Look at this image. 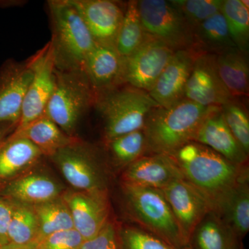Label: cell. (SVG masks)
<instances>
[{
  "instance_id": "b9f144b4",
  "label": "cell",
  "mask_w": 249,
  "mask_h": 249,
  "mask_svg": "<svg viewBox=\"0 0 249 249\" xmlns=\"http://www.w3.org/2000/svg\"><path fill=\"white\" fill-rule=\"evenodd\" d=\"M0 249H2V247H0Z\"/></svg>"
},
{
  "instance_id": "8d00e7d4",
  "label": "cell",
  "mask_w": 249,
  "mask_h": 249,
  "mask_svg": "<svg viewBox=\"0 0 249 249\" xmlns=\"http://www.w3.org/2000/svg\"><path fill=\"white\" fill-rule=\"evenodd\" d=\"M12 201L0 196V247L4 248L8 243V231L12 217Z\"/></svg>"
},
{
  "instance_id": "d590c367",
  "label": "cell",
  "mask_w": 249,
  "mask_h": 249,
  "mask_svg": "<svg viewBox=\"0 0 249 249\" xmlns=\"http://www.w3.org/2000/svg\"><path fill=\"white\" fill-rule=\"evenodd\" d=\"M79 249H120L119 230L109 220L97 235L84 240Z\"/></svg>"
},
{
  "instance_id": "9a60e30c",
  "label": "cell",
  "mask_w": 249,
  "mask_h": 249,
  "mask_svg": "<svg viewBox=\"0 0 249 249\" xmlns=\"http://www.w3.org/2000/svg\"><path fill=\"white\" fill-rule=\"evenodd\" d=\"M32 77L28 60L22 63L11 59L0 67V124H18Z\"/></svg>"
},
{
  "instance_id": "2e32d148",
  "label": "cell",
  "mask_w": 249,
  "mask_h": 249,
  "mask_svg": "<svg viewBox=\"0 0 249 249\" xmlns=\"http://www.w3.org/2000/svg\"><path fill=\"white\" fill-rule=\"evenodd\" d=\"M199 53L194 49L175 52L153 89L149 92L160 107H170L184 98L187 82Z\"/></svg>"
},
{
  "instance_id": "7c38bea8",
  "label": "cell",
  "mask_w": 249,
  "mask_h": 249,
  "mask_svg": "<svg viewBox=\"0 0 249 249\" xmlns=\"http://www.w3.org/2000/svg\"><path fill=\"white\" fill-rule=\"evenodd\" d=\"M69 1L83 18L95 43L116 47L125 7L111 0Z\"/></svg>"
},
{
  "instance_id": "d6986e66",
  "label": "cell",
  "mask_w": 249,
  "mask_h": 249,
  "mask_svg": "<svg viewBox=\"0 0 249 249\" xmlns=\"http://www.w3.org/2000/svg\"><path fill=\"white\" fill-rule=\"evenodd\" d=\"M193 142L209 147L237 165H247L248 156L229 128L221 107L213 111L201 124Z\"/></svg>"
},
{
  "instance_id": "3957f363",
  "label": "cell",
  "mask_w": 249,
  "mask_h": 249,
  "mask_svg": "<svg viewBox=\"0 0 249 249\" xmlns=\"http://www.w3.org/2000/svg\"><path fill=\"white\" fill-rule=\"evenodd\" d=\"M55 69L83 71L85 60L94 47L92 36L83 18L69 0L49 1Z\"/></svg>"
},
{
  "instance_id": "ba28073f",
  "label": "cell",
  "mask_w": 249,
  "mask_h": 249,
  "mask_svg": "<svg viewBox=\"0 0 249 249\" xmlns=\"http://www.w3.org/2000/svg\"><path fill=\"white\" fill-rule=\"evenodd\" d=\"M73 189L108 192L107 177L94 152L81 140L50 157Z\"/></svg>"
},
{
  "instance_id": "484cf974",
  "label": "cell",
  "mask_w": 249,
  "mask_h": 249,
  "mask_svg": "<svg viewBox=\"0 0 249 249\" xmlns=\"http://www.w3.org/2000/svg\"><path fill=\"white\" fill-rule=\"evenodd\" d=\"M235 47L221 12L208 18L193 31V49L199 53L218 55Z\"/></svg>"
},
{
  "instance_id": "7a4b0ae2",
  "label": "cell",
  "mask_w": 249,
  "mask_h": 249,
  "mask_svg": "<svg viewBox=\"0 0 249 249\" xmlns=\"http://www.w3.org/2000/svg\"><path fill=\"white\" fill-rule=\"evenodd\" d=\"M217 107L201 106L184 98L170 107L155 108L142 129L147 153L173 155L193 142L201 124Z\"/></svg>"
},
{
  "instance_id": "8fae6325",
  "label": "cell",
  "mask_w": 249,
  "mask_h": 249,
  "mask_svg": "<svg viewBox=\"0 0 249 249\" xmlns=\"http://www.w3.org/2000/svg\"><path fill=\"white\" fill-rule=\"evenodd\" d=\"M71 213L73 227L84 240L97 235L109 221L108 192L67 189L62 195Z\"/></svg>"
},
{
  "instance_id": "52a82bcc",
  "label": "cell",
  "mask_w": 249,
  "mask_h": 249,
  "mask_svg": "<svg viewBox=\"0 0 249 249\" xmlns=\"http://www.w3.org/2000/svg\"><path fill=\"white\" fill-rule=\"evenodd\" d=\"M138 9L145 32L175 52L193 49V32L170 1L140 0Z\"/></svg>"
},
{
  "instance_id": "603a6c76",
  "label": "cell",
  "mask_w": 249,
  "mask_h": 249,
  "mask_svg": "<svg viewBox=\"0 0 249 249\" xmlns=\"http://www.w3.org/2000/svg\"><path fill=\"white\" fill-rule=\"evenodd\" d=\"M12 135L30 141L43 156L49 158L60 149L80 140L77 137L67 135L45 114L21 130L13 132Z\"/></svg>"
},
{
  "instance_id": "4dcf8cb0",
  "label": "cell",
  "mask_w": 249,
  "mask_h": 249,
  "mask_svg": "<svg viewBox=\"0 0 249 249\" xmlns=\"http://www.w3.org/2000/svg\"><path fill=\"white\" fill-rule=\"evenodd\" d=\"M106 143L111 159L120 166L127 167L147 153L143 129L124 134Z\"/></svg>"
},
{
  "instance_id": "30bf717a",
  "label": "cell",
  "mask_w": 249,
  "mask_h": 249,
  "mask_svg": "<svg viewBox=\"0 0 249 249\" xmlns=\"http://www.w3.org/2000/svg\"><path fill=\"white\" fill-rule=\"evenodd\" d=\"M175 51L147 34L142 45L124 58L122 84L150 92Z\"/></svg>"
},
{
  "instance_id": "44dd1931",
  "label": "cell",
  "mask_w": 249,
  "mask_h": 249,
  "mask_svg": "<svg viewBox=\"0 0 249 249\" xmlns=\"http://www.w3.org/2000/svg\"><path fill=\"white\" fill-rule=\"evenodd\" d=\"M42 157L30 141L11 134L0 145V187L35 168Z\"/></svg>"
},
{
  "instance_id": "f1b7e54d",
  "label": "cell",
  "mask_w": 249,
  "mask_h": 249,
  "mask_svg": "<svg viewBox=\"0 0 249 249\" xmlns=\"http://www.w3.org/2000/svg\"><path fill=\"white\" fill-rule=\"evenodd\" d=\"M147 35L139 15L138 1H129L116 39V51L123 58H127L142 45Z\"/></svg>"
},
{
  "instance_id": "8992f818",
  "label": "cell",
  "mask_w": 249,
  "mask_h": 249,
  "mask_svg": "<svg viewBox=\"0 0 249 249\" xmlns=\"http://www.w3.org/2000/svg\"><path fill=\"white\" fill-rule=\"evenodd\" d=\"M55 87L45 114L67 135L76 137L79 121L94 106L97 95L84 71L55 69Z\"/></svg>"
},
{
  "instance_id": "f35d334b",
  "label": "cell",
  "mask_w": 249,
  "mask_h": 249,
  "mask_svg": "<svg viewBox=\"0 0 249 249\" xmlns=\"http://www.w3.org/2000/svg\"><path fill=\"white\" fill-rule=\"evenodd\" d=\"M19 1H3L0 0V9H6V8L12 7V6H16L19 5Z\"/></svg>"
},
{
  "instance_id": "d6a6232c",
  "label": "cell",
  "mask_w": 249,
  "mask_h": 249,
  "mask_svg": "<svg viewBox=\"0 0 249 249\" xmlns=\"http://www.w3.org/2000/svg\"><path fill=\"white\" fill-rule=\"evenodd\" d=\"M223 117L232 134L246 153H249V119L246 108L239 101H231L221 107Z\"/></svg>"
},
{
  "instance_id": "5bb4252c",
  "label": "cell",
  "mask_w": 249,
  "mask_h": 249,
  "mask_svg": "<svg viewBox=\"0 0 249 249\" xmlns=\"http://www.w3.org/2000/svg\"><path fill=\"white\" fill-rule=\"evenodd\" d=\"M184 98L206 107H222L233 101L218 75L214 55H197L187 82Z\"/></svg>"
},
{
  "instance_id": "7402d4cb",
  "label": "cell",
  "mask_w": 249,
  "mask_h": 249,
  "mask_svg": "<svg viewBox=\"0 0 249 249\" xmlns=\"http://www.w3.org/2000/svg\"><path fill=\"white\" fill-rule=\"evenodd\" d=\"M218 75L236 101L249 96V65L247 53L232 48L214 55Z\"/></svg>"
},
{
  "instance_id": "d4e9b609",
  "label": "cell",
  "mask_w": 249,
  "mask_h": 249,
  "mask_svg": "<svg viewBox=\"0 0 249 249\" xmlns=\"http://www.w3.org/2000/svg\"><path fill=\"white\" fill-rule=\"evenodd\" d=\"M213 212L242 240L249 231V181L229 192Z\"/></svg>"
},
{
  "instance_id": "f546056e",
  "label": "cell",
  "mask_w": 249,
  "mask_h": 249,
  "mask_svg": "<svg viewBox=\"0 0 249 249\" xmlns=\"http://www.w3.org/2000/svg\"><path fill=\"white\" fill-rule=\"evenodd\" d=\"M221 13L236 48L248 54L249 11L242 0H223Z\"/></svg>"
},
{
  "instance_id": "e575fe53",
  "label": "cell",
  "mask_w": 249,
  "mask_h": 249,
  "mask_svg": "<svg viewBox=\"0 0 249 249\" xmlns=\"http://www.w3.org/2000/svg\"><path fill=\"white\" fill-rule=\"evenodd\" d=\"M84 239L76 229L62 231L49 235L36 245V249H79Z\"/></svg>"
},
{
  "instance_id": "9c48e42d",
  "label": "cell",
  "mask_w": 249,
  "mask_h": 249,
  "mask_svg": "<svg viewBox=\"0 0 249 249\" xmlns=\"http://www.w3.org/2000/svg\"><path fill=\"white\" fill-rule=\"evenodd\" d=\"M33 72L23 101L20 119L14 132H18L44 115L55 87V65L53 48L48 42L28 60Z\"/></svg>"
},
{
  "instance_id": "ac0fdd59",
  "label": "cell",
  "mask_w": 249,
  "mask_h": 249,
  "mask_svg": "<svg viewBox=\"0 0 249 249\" xmlns=\"http://www.w3.org/2000/svg\"><path fill=\"white\" fill-rule=\"evenodd\" d=\"M32 170L0 187V196L34 206L62 196L65 189L56 179Z\"/></svg>"
},
{
  "instance_id": "5b68a950",
  "label": "cell",
  "mask_w": 249,
  "mask_h": 249,
  "mask_svg": "<svg viewBox=\"0 0 249 249\" xmlns=\"http://www.w3.org/2000/svg\"><path fill=\"white\" fill-rule=\"evenodd\" d=\"M126 209L140 229L174 249L187 247L170 205L160 189L122 183Z\"/></svg>"
},
{
  "instance_id": "ab89813d",
  "label": "cell",
  "mask_w": 249,
  "mask_h": 249,
  "mask_svg": "<svg viewBox=\"0 0 249 249\" xmlns=\"http://www.w3.org/2000/svg\"><path fill=\"white\" fill-rule=\"evenodd\" d=\"M2 249H36V245L27 246L19 248H3Z\"/></svg>"
},
{
  "instance_id": "277c9868",
  "label": "cell",
  "mask_w": 249,
  "mask_h": 249,
  "mask_svg": "<svg viewBox=\"0 0 249 249\" xmlns=\"http://www.w3.org/2000/svg\"><path fill=\"white\" fill-rule=\"evenodd\" d=\"M94 106L104 121V139L107 142L143 129L147 116L160 106L147 91L122 85L98 93Z\"/></svg>"
},
{
  "instance_id": "836d02e7",
  "label": "cell",
  "mask_w": 249,
  "mask_h": 249,
  "mask_svg": "<svg viewBox=\"0 0 249 249\" xmlns=\"http://www.w3.org/2000/svg\"><path fill=\"white\" fill-rule=\"evenodd\" d=\"M120 249H174L158 237L138 227L119 230Z\"/></svg>"
},
{
  "instance_id": "6da1fadb",
  "label": "cell",
  "mask_w": 249,
  "mask_h": 249,
  "mask_svg": "<svg viewBox=\"0 0 249 249\" xmlns=\"http://www.w3.org/2000/svg\"><path fill=\"white\" fill-rule=\"evenodd\" d=\"M183 178L205 196L212 211L237 185L249 181L248 165H237L192 142L171 155Z\"/></svg>"
},
{
  "instance_id": "e0dca14e",
  "label": "cell",
  "mask_w": 249,
  "mask_h": 249,
  "mask_svg": "<svg viewBox=\"0 0 249 249\" xmlns=\"http://www.w3.org/2000/svg\"><path fill=\"white\" fill-rule=\"evenodd\" d=\"M181 178H184L182 173L171 156L149 155L125 167L122 183L161 190Z\"/></svg>"
},
{
  "instance_id": "4316f807",
  "label": "cell",
  "mask_w": 249,
  "mask_h": 249,
  "mask_svg": "<svg viewBox=\"0 0 249 249\" xmlns=\"http://www.w3.org/2000/svg\"><path fill=\"white\" fill-rule=\"evenodd\" d=\"M11 201L14 210L8 231L7 245L4 248L36 245L39 227L34 207L32 205Z\"/></svg>"
},
{
  "instance_id": "4fadbf2b",
  "label": "cell",
  "mask_w": 249,
  "mask_h": 249,
  "mask_svg": "<svg viewBox=\"0 0 249 249\" xmlns=\"http://www.w3.org/2000/svg\"><path fill=\"white\" fill-rule=\"evenodd\" d=\"M160 191L169 204L188 245L196 228L212 211L211 205L185 178L174 181Z\"/></svg>"
},
{
  "instance_id": "74e56055",
  "label": "cell",
  "mask_w": 249,
  "mask_h": 249,
  "mask_svg": "<svg viewBox=\"0 0 249 249\" xmlns=\"http://www.w3.org/2000/svg\"><path fill=\"white\" fill-rule=\"evenodd\" d=\"M18 124L11 123L0 124V145L14 132Z\"/></svg>"
},
{
  "instance_id": "83f0119b",
  "label": "cell",
  "mask_w": 249,
  "mask_h": 249,
  "mask_svg": "<svg viewBox=\"0 0 249 249\" xmlns=\"http://www.w3.org/2000/svg\"><path fill=\"white\" fill-rule=\"evenodd\" d=\"M33 207L38 222L37 243L55 232L74 229L70 209L62 196Z\"/></svg>"
},
{
  "instance_id": "cb8c5ba5",
  "label": "cell",
  "mask_w": 249,
  "mask_h": 249,
  "mask_svg": "<svg viewBox=\"0 0 249 249\" xmlns=\"http://www.w3.org/2000/svg\"><path fill=\"white\" fill-rule=\"evenodd\" d=\"M241 241L217 214L211 211L195 229L188 246L193 249H242Z\"/></svg>"
},
{
  "instance_id": "1f68e13d",
  "label": "cell",
  "mask_w": 249,
  "mask_h": 249,
  "mask_svg": "<svg viewBox=\"0 0 249 249\" xmlns=\"http://www.w3.org/2000/svg\"><path fill=\"white\" fill-rule=\"evenodd\" d=\"M192 31H194L208 18L221 12L223 0H173Z\"/></svg>"
},
{
  "instance_id": "ffe728a7",
  "label": "cell",
  "mask_w": 249,
  "mask_h": 249,
  "mask_svg": "<svg viewBox=\"0 0 249 249\" xmlns=\"http://www.w3.org/2000/svg\"><path fill=\"white\" fill-rule=\"evenodd\" d=\"M124 61L115 47L95 45L87 57L83 71L96 95L123 85Z\"/></svg>"
},
{
  "instance_id": "60d3db41",
  "label": "cell",
  "mask_w": 249,
  "mask_h": 249,
  "mask_svg": "<svg viewBox=\"0 0 249 249\" xmlns=\"http://www.w3.org/2000/svg\"><path fill=\"white\" fill-rule=\"evenodd\" d=\"M191 249V247H189V246H187V247H183V248H181V249Z\"/></svg>"
}]
</instances>
